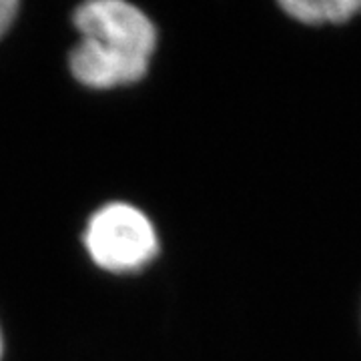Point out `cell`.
I'll return each mask as SVG.
<instances>
[{"label":"cell","mask_w":361,"mask_h":361,"mask_svg":"<svg viewBox=\"0 0 361 361\" xmlns=\"http://www.w3.org/2000/svg\"><path fill=\"white\" fill-rule=\"evenodd\" d=\"M73 23L80 40L68 56L73 77L89 89H116L139 82L157 49L151 18L125 0L80 4Z\"/></svg>","instance_id":"obj_1"},{"label":"cell","mask_w":361,"mask_h":361,"mask_svg":"<svg viewBox=\"0 0 361 361\" xmlns=\"http://www.w3.org/2000/svg\"><path fill=\"white\" fill-rule=\"evenodd\" d=\"M0 357H2V336H0Z\"/></svg>","instance_id":"obj_5"},{"label":"cell","mask_w":361,"mask_h":361,"mask_svg":"<svg viewBox=\"0 0 361 361\" xmlns=\"http://www.w3.org/2000/svg\"><path fill=\"white\" fill-rule=\"evenodd\" d=\"M279 8L301 25H345L361 13V0H287Z\"/></svg>","instance_id":"obj_3"},{"label":"cell","mask_w":361,"mask_h":361,"mask_svg":"<svg viewBox=\"0 0 361 361\" xmlns=\"http://www.w3.org/2000/svg\"><path fill=\"white\" fill-rule=\"evenodd\" d=\"M82 243L97 267L109 273H137L159 253L153 221L139 207L106 203L90 215Z\"/></svg>","instance_id":"obj_2"},{"label":"cell","mask_w":361,"mask_h":361,"mask_svg":"<svg viewBox=\"0 0 361 361\" xmlns=\"http://www.w3.org/2000/svg\"><path fill=\"white\" fill-rule=\"evenodd\" d=\"M20 4L16 0H0V39L8 32V28L16 20Z\"/></svg>","instance_id":"obj_4"}]
</instances>
